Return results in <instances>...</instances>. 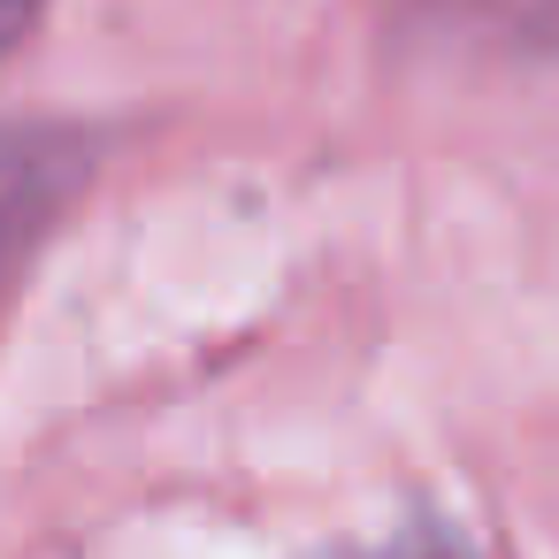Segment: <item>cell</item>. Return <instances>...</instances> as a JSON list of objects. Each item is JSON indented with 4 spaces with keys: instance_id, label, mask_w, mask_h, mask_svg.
<instances>
[{
    "instance_id": "1",
    "label": "cell",
    "mask_w": 559,
    "mask_h": 559,
    "mask_svg": "<svg viewBox=\"0 0 559 559\" xmlns=\"http://www.w3.org/2000/svg\"><path fill=\"white\" fill-rule=\"evenodd\" d=\"M47 200H55V154L0 131V261H16V246L47 215Z\"/></svg>"
},
{
    "instance_id": "2",
    "label": "cell",
    "mask_w": 559,
    "mask_h": 559,
    "mask_svg": "<svg viewBox=\"0 0 559 559\" xmlns=\"http://www.w3.org/2000/svg\"><path fill=\"white\" fill-rule=\"evenodd\" d=\"M32 24H39V0H0V55H9Z\"/></svg>"
},
{
    "instance_id": "3",
    "label": "cell",
    "mask_w": 559,
    "mask_h": 559,
    "mask_svg": "<svg viewBox=\"0 0 559 559\" xmlns=\"http://www.w3.org/2000/svg\"><path fill=\"white\" fill-rule=\"evenodd\" d=\"M414 559H421V551H414Z\"/></svg>"
}]
</instances>
